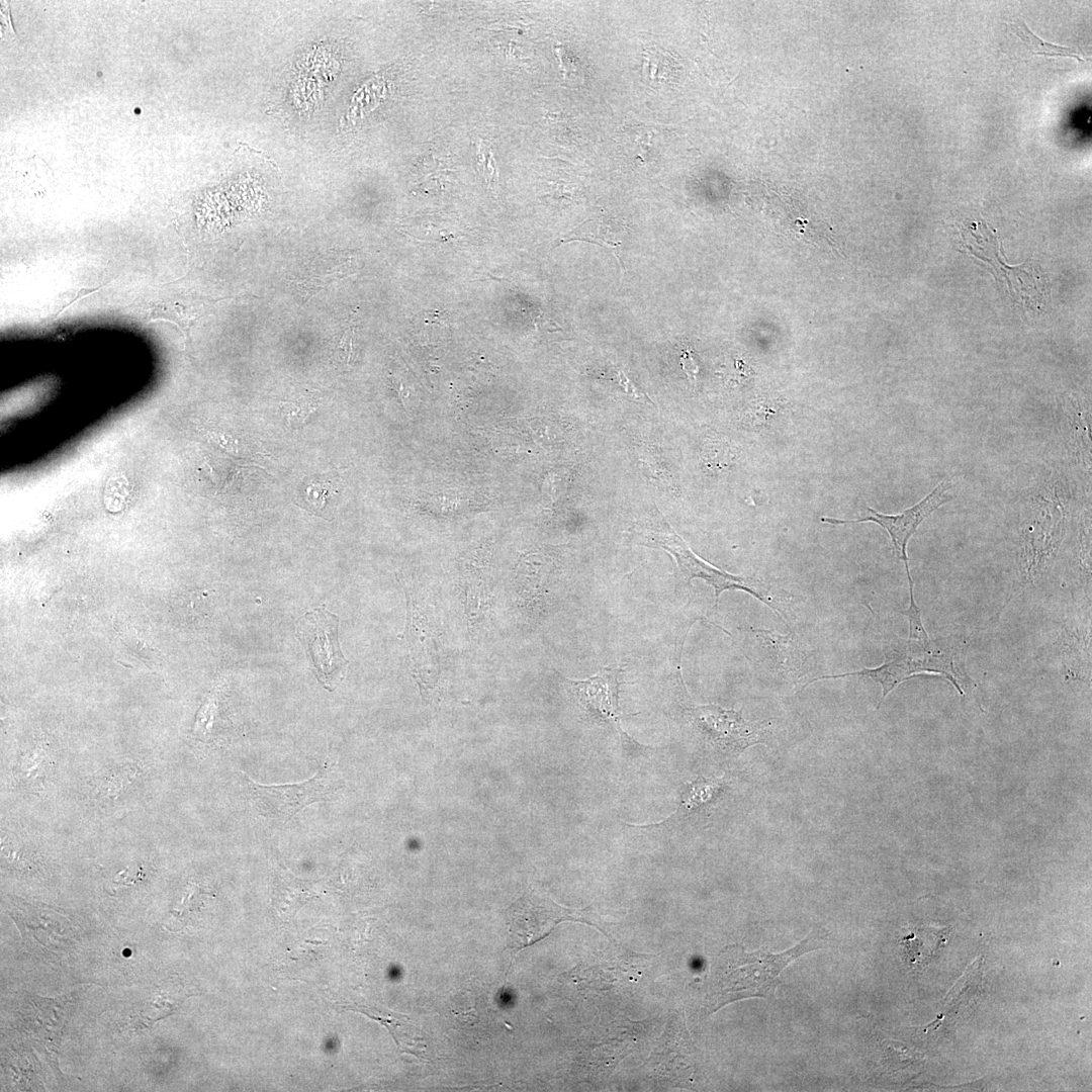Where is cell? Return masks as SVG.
Wrapping results in <instances>:
<instances>
[{
    "label": "cell",
    "mask_w": 1092,
    "mask_h": 1092,
    "mask_svg": "<svg viewBox=\"0 0 1092 1092\" xmlns=\"http://www.w3.org/2000/svg\"><path fill=\"white\" fill-rule=\"evenodd\" d=\"M913 590L914 586H910L909 606L902 612L909 624L908 638L892 643L881 665L845 673L817 676L812 678L809 685L822 679L867 676L882 688V698L878 706L880 707L885 698L903 681L920 673H931L943 676L956 688L961 697H966L976 687L966 667V641L952 635L931 638L924 628Z\"/></svg>",
    "instance_id": "6da1fadb"
},
{
    "label": "cell",
    "mask_w": 1092,
    "mask_h": 1092,
    "mask_svg": "<svg viewBox=\"0 0 1092 1092\" xmlns=\"http://www.w3.org/2000/svg\"><path fill=\"white\" fill-rule=\"evenodd\" d=\"M827 932L813 929L795 946L772 953L766 949L747 952L729 945L716 958L707 992V1008L715 1012L726 1004L746 998H775L780 974L798 957L826 945Z\"/></svg>",
    "instance_id": "7a4b0ae2"
},
{
    "label": "cell",
    "mask_w": 1092,
    "mask_h": 1092,
    "mask_svg": "<svg viewBox=\"0 0 1092 1092\" xmlns=\"http://www.w3.org/2000/svg\"><path fill=\"white\" fill-rule=\"evenodd\" d=\"M637 535L641 537L638 543L669 551L676 559L681 575L688 582L693 578H702L713 586L716 604L723 592L740 589L766 605L787 624L788 615L783 602L761 581L753 577L734 575L715 567L697 556L675 533L645 530L638 532Z\"/></svg>",
    "instance_id": "3957f363"
},
{
    "label": "cell",
    "mask_w": 1092,
    "mask_h": 1092,
    "mask_svg": "<svg viewBox=\"0 0 1092 1092\" xmlns=\"http://www.w3.org/2000/svg\"><path fill=\"white\" fill-rule=\"evenodd\" d=\"M509 947L519 950L548 935L562 921H578L607 933L606 922L594 911L561 907L537 890L527 891L506 911Z\"/></svg>",
    "instance_id": "277c9868"
},
{
    "label": "cell",
    "mask_w": 1092,
    "mask_h": 1092,
    "mask_svg": "<svg viewBox=\"0 0 1092 1092\" xmlns=\"http://www.w3.org/2000/svg\"><path fill=\"white\" fill-rule=\"evenodd\" d=\"M745 654L756 673L804 689L811 652L792 632L787 635L765 629H751Z\"/></svg>",
    "instance_id": "5b68a950"
},
{
    "label": "cell",
    "mask_w": 1092,
    "mask_h": 1092,
    "mask_svg": "<svg viewBox=\"0 0 1092 1092\" xmlns=\"http://www.w3.org/2000/svg\"><path fill=\"white\" fill-rule=\"evenodd\" d=\"M688 713L703 741L723 754L739 755L751 745L767 743L769 720L746 721L741 711L717 705L689 707Z\"/></svg>",
    "instance_id": "8992f818"
},
{
    "label": "cell",
    "mask_w": 1092,
    "mask_h": 1092,
    "mask_svg": "<svg viewBox=\"0 0 1092 1092\" xmlns=\"http://www.w3.org/2000/svg\"><path fill=\"white\" fill-rule=\"evenodd\" d=\"M252 800L265 817L289 821L307 805L327 799L341 786L338 770L327 765L311 779L286 785H260L248 781Z\"/></svg>",
    "instance_id": "52a82bcc"
},
{
    "label": "cell",
    "mask_w": 1092,
    "mask_h": 1092,
    "mask_svg": "<svg viewBox=\"0 0 1092 1092\" xmlns=\"http://www.w3.org/2000/svg\"><path fill=\"white\" fill-rule=\"evenodd\" d=\"M296 634L318 680L326 689L334 690L345 677L348 665L340 649L338 618L324 609L313 610L298 620Z\"/></svg>",
    "instance_id": "ba28073f"
},
{
    "label": "cell",
    "mask_w": 1092,
    "mask_h": 1092,
    "mask_svg": "<svg viewBox=\"0 0 1092 1092\" xmlns=\"http://www.w3.org/2000/svg\"><path fill=\"white\" fill-rule=\"evenodd\" d=\"M951 487L949 479H943L919 503L896 515H887L877 512L868 507L869 516L855 520H839L830 517L821 519L831 525H845L863 522H873L887 531L891 538L895 555L904 562L909 586H914L909 569L907 545L911 537L916 533L920 524L927 519L935 510L949 500L947 491Z\"/></svg>",
    "instance_id": "9c48e42d"
},
{
    "label": "cell",
    "mask_w": 1092,
    "mask_h": 1092,
    "mask_svg": "<svg viewBox=\"0 0 1092 1092\" xmlns=\"http://www.w3.org/2000/svg\"><path fill=\"white\" fill-rule=\"evenodd\" d=\"M430 610L420 600L408 598V633L415 676L423 699L434 689L439 676L436 625Z\"/></svg>",
    "instance_id": "30bf717a"
},
{
    "label": "cell",
    "mask_w": 1092,
    "mask_h": 1092,
    "mask_svg": "<svg viewBox=\"0 0 1092 1092\" xmlns=\"http://www.w3.org/2000/svg\"><path fill=\"white\" fill-rule=\"evenodd\" d=\"M620 673L621 669L605 667L597 675L586 679L573 680L563 676L562 679L588 715L597 720L616 724L620 730Z\"/></svg>",
    "instance_id": "8fae6325"
},
{
    "label": "cell",
    "mask_w": 1092,
    "mask_h": 1092,
    "mask_svg": "<svg viewBox=\"0 0 1092 1092\" xmlns=\"http://www.w3.org/2000/svg\"><path fill=\"white\" fill-rule=\"evenodd\" d=\"M569 241H583L592 244L600 245L613 252L621 268L623 278L624 263L622 260V236L607 222L600 220H589L578 226L571 234H569L563 242Z\"/></svg>",
    "instance_id": "7c38bea8"
},
{
    "label": "cell",
    "mask_w": 1092,
    "mask_h": 1092,
    "mask_svg": "<svg viewBox=\"0 0 1092 1092\" xmlns=\"http://www.w3.org/2000/svg\"><path fill=\"white\" fill-rule=\"evenodd\" d=\"M723 791L724 786L720 781L699 777L682 793L679 807L674 816H686L701 811L715 802Z\"/></svg>",
    "instance_id": "4fadbf2b"
},
{
    "label": "cell",
    "mask_w": 1092,
    "mask_h": 1092,
    "mask_svg": "<svg viewBox=\"0 0 1092 1092\" xmlns=\"http://www.w3.org/2000/svg\"><path fill=\"white\" fill-rule=\"evenodd\" d=\"M1010 26L1011 30L1025 43V47L1032 55L1073 57L1079 62H1083L1078 55L1079 53L1072 49L1059 47L1042 40L1033 34L1024 22H1019L1018 24L1014 23Z\"/></svg>",
    "instance_id": "5bb4252c"
},
{
    "label": "cell",
    "mask_w": 1092,
    "mask_h": 1092,
    "mask_svg": "<svg viewBox=\"0 0 1092 1092\" xmlns=\"http://www.w3.org/2000/svg\"><path fill=\"white\" fill-rule=\"evenodd\" d=\"M328 476L314 477L302 486V498L313 513L323 511L329 499L337 493L334 483Z\"/></svg>",
    "instance_id": "9a60e30c"
},
{
    "label": "cell",
    "mask_w": 1092,
    "mask_h": 1092,
    "mask_svg": "<svg viewBox=\"0 0 1092 1092\" xmlns=\"http://www.w3.org/2000/svg\"><path fill=\"white\" fill-rule=\"evenodd\" d=\"M315 406L310 401H284L281 404V414L284 422L289 427H300L312 416Z\"/></svg>",
    "instance_id": "2e32d148"
},
{
    "label": "cell",
    "mask_w": 1092,
    "mask_h": 1092,
    "mask_svg": "<svg viewBox=\"0 0 1092 1092\" xmlns=\"http://www.w3.org/2000/svg\"><path fill=\"white\" fill-rule=\"evenodd\" d=\"M167 996L157 994L155 1000L148 1001L145 1008L141 1011V1019H146L147 1022H153L159 1020L174 1011L175 1001L169 1002Z\"/></svg>",
    "instance_id": "e0dca14e"
},
{
    "label": "cell",
    "mask_w": 1092,
    "mask_h": 1092,
    "mask_svg": "<svg viewBox=\"0 0 1092 1092\" xmlns=\"http://www.w3.org/2000/svg\"><path fill=\"white\" fill-rule=\"evenodd\" d=\"M337 350L340 352L339 357L349 364L354 355V330H347L342 336Z\"/></svg>",
    "instance_id": "ac0fdd59"
},
{
    "label": "cell",
    "mask_w": 1092,
    "mask_h": 1092,
    "mask_svg": "<svg viewBox=\"0 0 1092 1092\" xmlns=\"http://www.w3.org/2000/svg\"><path fill=\"white\" fill-rule=\"evenodd\" d=\"M680 362L684 370H686L690 378H695L694 376L697 372V366L689 350L682 353V356L680 357Z\"/></svg>",
    "instance_id": "d6986e66"
}]
</instances>
